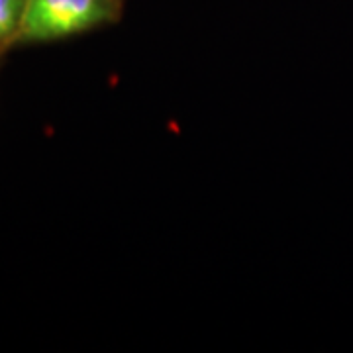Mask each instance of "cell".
<instances>
[{
  "mask_svg": "<svg viewBox=\"0 0 353 353\" xmlns=\"http://www.w3.org/2000/svg\"><path fill=\"white\" fill-rule=\"evenodd\" d=\"M120 16V0H28L18 43H43L79 36Z\"/></svg>",
  "mask_w": 353,
  "mask_h": 353,
  "instance_id": "1",
  "label": "cell"
},
{
  "mask_svg": "<svg viewBox=\"0 0 353 353\" xmlns=\"http://www.w3.org/2000/svg\"><path fill=\"white\" fill-rule=\"evenodd\" d=\"M28 0H0V51L18 43Z\"/></svg>",
  "mask_w": 353,
  "mask_h": 353,
  "instance_id": "2",
  "label": "cell"
}]
</instances>
